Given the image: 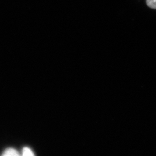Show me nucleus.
<instances>
[{"label": "nucleus", "instance_id": "nucleus-1", "mask_svg": "<svg viewBox=\"0 0 156 156\" xmlns=\"http://www.w3.org/2000/svg\"><path fill=\"white\" fill-rule=\"evenodd\" d=\"M2 155L4 156H19V154L16 150L13 148H8L5 150Z\"/></svg>", "mask_w": 156, "mask_h": 156}, {"label": "nucleus", "instance_id": "nucleus-2", "mask_svg": "<svg viewBox=\"0 0 156 156\" xmlns=\"http://www.w3.org/2000/svg\"><path fill=\"white\" fill-rule=\"evenodd\" d=\"M22 155L23 156H34V154L33 153V151L28 147H24L22 149Z\"/></svg>", "mask_w": 156, "mask_h": 156}, {"label": "nucleus", "instance_id": "nucleus-3", "mask_svg": "<svg viewBox=\"0 0 156 156\" xmlns=\"http://www.w3.org/2000/svg\"><path fill=\"white\" fill-rule=\"evenodd\" d=\"M146 3L149 7L156 9V0H147Z\"/></svg>", "mask_w": 156, "mask_h": 156}]
</instances>
